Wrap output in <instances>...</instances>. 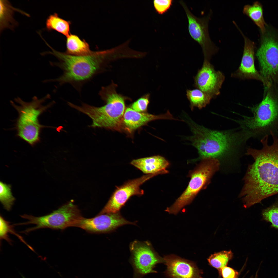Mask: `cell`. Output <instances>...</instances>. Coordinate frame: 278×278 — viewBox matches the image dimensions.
Returning a JSON list of instances; mask_svg holds the SVG:
<instances>
[{
  "instance_id": "2",
  "label": "cell",
  "mask_w": 278,
  "mask_h": 278,
  "mask_svg": "<svg viewBox=\"0 0 278 278\" xmlns=\"http://www.w3.org/2000/svg\"><path fill=\"white\" fill-rule=\"evenodd\" d=\"M47 46L51 51L45 52V54L53 55L59 60L50 62V64L60 68L63 73L58 78L45 80V83L58 82L60 85L68 83L79 91L85 83L105 70L110 61L122 58L123 56V49L120 45L105 50L93 51L88 55L79 56L59 52L49 44Z\"/></svg>"
},
{
  "instance_id": "19",
  "label": "cell",
  "mask_w": 278,
  "mask_h": 278,
  "mask_svg": "<svg viewBox=\"0 0 278 278\" xmlns=\"http://www.w3.org/2000/svg\"><path fill=\"white\" fill-rule=\"evenodd\" d=\"M0 27L1 31L6 28L13 30L17 25L13 16L14 12L17 11L27 16L29 15L13 7L7 0H0Z\"/></svg>"
},
{
  "instance_id": "8",
  "label": "cell",
  "mask_w": 278,
  "mask_h": 278,
  "mask_svg": "<svg viewBox=\"0 0 278 278\" xmlns=\"http://www.w3.org/2000/svg\"><path fill=\"white\" fill-rule=\"evenodd\" d=\"M20 216L28 221L17 225L33 224L36 225L34 227L28 228L22 231L26 233L40 229L63 230L69 227H78L83 218L77 206L71 201L45 215L36 217L24 214Z\"/></svg>"
},
{
  "instance_id": "22",
  "label": "cell",
  "mask_w": 278,
  "mask_h": 278,
  "mask_svg": "<svg viewBox=\"0 0 278 278\" xmlns=\"http://www.w3.org/2000/svg\"><path fill=\"white\" fill-rule=\"evenodd\" d=\"M70 21L60 17L56 13L50 15L46 21V27L48 31L55 30L67 37L71 34Z\"/></svg>"
},
{
  "instance_id": "20",
  "label": "cell",
  "mask_w": 278,
  "mask_h": 278,
  "mask_svg": "<svg viewBox=\"0 0 278 278\" xmlns=\"http://www.w3.org/2000/svg\"><path fill=\"white\" fill-rule=\"evenodd\" d=\"M66 37V54L79 56L88 55L93 52L85 40H81L77 35L71 33Z\"/></svg>"
},
{
  "instance_id": "21",
  "label": "cell",
  "mask_w": 278,
  "mask_h": 278,
  "mask_svg": "<svg viewBox=\"0 0 278 278\" xmlns=\"http://www.w3.org/2000/svg\"><path fill=\"white\" fill-rule=\"evenodd\" d=\"M243 12L259 28L261 33L265 32L267 24L264 18L262 6L259 2L256 1L252 5H245L244 7Z\"/></svg>"
},
{
  "instance_id": "16",
  "label": "cell",
  "mask_w": 278,
  "mask_h": 278,
  "mask_svg": "<svg viewBox=\"0 0 278 278\" xmlns=\"http://www.w3.org/2000/svg\"><path fill=\"white\" fill-rule=\"evenodd\" d=\"M235 25L243 37L244 45L240 65L233 76L242 79H254L262 82V77L254 65L255 44L245 35L237 24Z\"/></svg>"
},
{
  "instance_id": "31",
  "label": "cell",
  "mask_w": 278,
  "mask_h": 278,
  "mask_svg": "<svg viewBox=\"0 0 278 278\" xmlns=\"http://www.w3.org/2000/svg\"><path fill=\"white\" fill-rule=\"evenodd\" d=\"M23 278H24V277H23Z\"/></svg>"
},
{
  "instance_id": "17",
  "label": "cell",
  "mask_w": 278,
  "mask_h": 278,
  "mask_svg": "<svg viewBox=\"0 0 278 278\" xmlns=\"http://www.w3.org/2000/svg\"><path fill=\"white\" fill-rule=\"evenodd\" d=\"M160 119L178 120L174 118L169 111L164 114L155 115L145 112H140L127 107L125 111L123 119L124 126L131 132L146 124L149 122Z\"/></svg>"
},
{
  "instance_id": "10",
  "label": "cell",
  "mask_w": 278,
  "mask_h": 278,
  "mask_svg": "<svg viewBox=\"0 0 278 278\" xmlns=\"http://www.w3.org/2000/svg\"><path fill=\"white\" fill-rule=\"evenodd\" d=\"M129 248L133 278H142L149 273H157L153 269L156 265L164 263L163 258L155 251L149 241L135 240L130 244Z\"/></svg>"
},
{
  "instance_id": "18",
  "label": "cell",
  "mask_w": 278,
  "mask_h": 278,
  "mask_svg": "<svg viewBox=\"0 0 278 278\" xmlns=\"http://www.w3.org/2000/svg\"><path fill=\"white\" fill-rule=\"evenodd\" d=\"M130 164L147 175L164 173L169 164L164 158L159 155L134 159Z\"/></svg>"
},
{
  "instance_id": "25",
  "label": "cell",
  "mask_w": 278,
  "mask_h": 278,
  "mask_svg": "<svg viewBox=\"0 0 278 278\" xmlns=\"http://www.w3.org/2000/svg\"><path fill=\"white\" fill-rule=\"evenodd\" d=\"M262 220L271 223L270 227L278 230V196L271 205L262 210Z\"/></svg>"
},
{
  "instance_id": "29",
  "label": "cell",
  "mask_w": 278,
  "mask_h": 278,
  "mask_svg": "<svg viewBox=\"0 0 278 278\" xmlns=\"http://www.w3.org/2000/svg\"><path fill=\"white\" fill-rule=\"evenodd\" d=\"M172 2V0H155L153 1V3L157 12L162 14L170 8Z\"/></svg>"
},
{
  "instance_id": "9",
  "label": "cell",
  "mask_w": 278,
  "mask_h": 278,
  "mask_svg": "<svg viewBox=\"0 0 278 278\" xmlns=\"http://www.w3.org/2000/svg\"><path fill=\"white\" fill-rule=\"evenodd\" d=\"M219 161L216 158L202 159V162L191 175L188 186L181 195L165 211L176 214L185 206L189 204L199 191L208 183L219 168Z\"/></svg>"
},
{
  "instance_id": "1",
  "label": "cell",
  "mask_w": 278,
  "mask_h": 278,
  "mask_svg": "<svg viewBox=\"0 0 278 278\" xmlns=\"http://www.w3.org/2000/svg\"><path fill=\"white\" fill-rule=\"evenodd\" d=\"M270 135L272 144H268L266 135L260 140L261 149L247 150L246 154L252 156L254 161L248 167L240 194L245 208L278 194V136L273 133Z\"/></svg>"
},
{
  "instance_id": "23",
  "label": "cell",
  "mask_w": 278,
  "mask_h": 278,
  "mask_svg": "<svg viewBox=\"0 0 278 278\" xmlns=\"http://www.w3.org/2000/svg\"><path fill=\"white\" fill-rule=\"evenodd\" d=\"M186 95L190 103L192 110L194 107L199 109L205 107L210 102L212 98L210 95L198 89L188 90Z\"/></svg>"
},
{
  "instance_id": "24",
  "label": "cell",
  "mask_w": 278,
  "mask_h": 278,
  "mask_svg": "<svg viewBox=\"0 0 278 278\" xmlns=\"http://www.w3.org/2000/svg\"><path fill=\"white\" fill-rule=\"evenodd\" d=\"M233 257L232 251H223L211 255L207 259L210 264L219 271L227 265Z\"/></svg>"
},
{
  "instance_id": "5",
  "label": "cell",
  "mask_w": 278,
  "mask_h": 278,
  "mask_svg": "<svg viewBox=\"0 0 278 278\" xmlns=\"http://www.w3.org/2000/svg\"><path fill=\"white\" fill-rule=\"evenodd\" d=\"M249 108L253 116H242L238 122L250 138L260 140L271 133L278 136V86H264L261 102Z\"/></svg>"
},
{
  "instance_id": "12",
  "label": "cell",
  "mask_w": 278,
  "mask_h": 278,
  "mask_svg": "<svg viewBox=\"0 0 278 278\" xmlns=\"http://www.w3.org/2000/svg\"><path fill=\"white\" fill-rule=\"evenodd\" d=\"M179 3L186 14L190 36L201 46L204 56L211 57L218 49L211 40L209 34L208 24L210 13L206 16L197 17L193 14L183 1H179Z\"/></svg>"
},
{
  "instance_id": "6",
  "label": "cell",
  "mask_w": 278,
  "mask_h": 278,
  "mask_svg": "<svg viewBox=\"0 0 278 278\" xmlns=\"http://www.w3.org/2000/svg\"><path fill=\"white\" fill-rule=\"evenodd\" d=\"M50 97L49 94L40 99L34 96L32 101L28 102L17 97L14 100L19 106L10 101L18 114L16 124L17 136L32 146L39 141L41 130L45 127L40 123L39 117L54 103L53 101L46 105H43Z\"/></svg>"
},
{
  "instance_id": "3",
  "label": "cell",
  "mask_w": 278,
  "mask_h": 278,
  "mask_svg": "<svg viewBox=\"0 0 278 278\" xmlns=\"http://www.w3.org/2000/svg\"><path fill=\"white\" fill-rule=\"evenodd\" d=\"M183 117L192 133V136L186 138L197 149L199 159L223 157L247 140L244 131L233 133L212 130L197 124L186 113L183 114Z\"/></svg>"
},
{
  "instance_id": "13",
  "label": "cell",
  "mask_w": 278,
  "mask_h": 278,
  "mask_svg": "<svg viewBox=\"0 0 278 278\" xmlns=\"http://www.w3.org/2000/svg\"><path fill=\"white\" fill-rule=\"evenodd\" d=\"M204 58L202 66L194 77V85L212 98L219 94L225 77L221 72L214 70L210 62L211 58Z\"/></svg>"
},
{
  "instance_id": "27",
  "label": "cell",
  "mask_w": 278,
  "mask_h": 278,
  "mask_svg": "<svg viewBox=\"0 0 278 278\" xmlns=\"http://www.w3.org/2000/svg\"><path fill=\"white\" fill-rule=\"evenodd\" d=\"M0 240L4 239L9 243H11L12 241L8 235L9 233H11L16 235L23 242L27 245L32 250V248L25 242L22 237L19 235L15 231L13 228V225H10V222L6 220L1 215L0 216Z\"/></svg>"
},
{
  "instance_id": "4",
  "label": "cell",
  "mask_w": 278,
  "mask_h": 278,
  "mask_svg": "<svg viewBox=\"0 0 278 278\" xmlns=\"http://www.w3.org/2000/svg\"><path fill=\"white\" fill-rule=\"evenodd\" d=\"M117 87V85L112 82L101 88L99 94L105 103L102 106L96 107L84 103L78 106L69 102L68 104L90 118L92 121L91 127L121 130L123 127V117L126 109L125 101L129 98L118 93Z\"/></svg>"
},
{
  "instance_id": "15",
  "label": "cell",
  "mask_w": 278,
  "mask_h": 278,
  "mask_svg": "<svg viewBox=\"0 0 278 278\" xmlns=\"http://www.w3.org/2000/svg\"><path fill=\"white\" fill-rule=\"evenodd\" d=\"M167 266L165 272L171 278H203L202 270L194 262L174 255L165 256L163 258Z\"/></svg>"
},
{
  "instance_id": "30",
  "label": "cell",
  "mask_w": 278,
  "mask_h": 278,
  "mask_svg": "<svg viewBox=\"0 0 278 278\" xmlns=\"http://www.w3.org/2000/svg\"><path fill=\"white\" fill-rule=\"evenodd\" d=\"M218 271L223 278H238L239 274L237 271L227 266L222 268Z\"/></svg>"
},
{
  "instance_id": "28",
  "label": "cell",
  "mask_w": 278,
  "mask_h": 278,
  "mask_svg": "<svg viewBox=\"0 0 278 278\" xmlns=\"http://www.w3.org/2000/svg\"><path fill=\"white\" fill-rule=\"evenodd\" d=\"M150 94L143 96L133 103L130 107L134 111L140 112H144L146 111L149 103Z\"/></svg>"
},
{
  "instance_id": "26",
  "label": "cell",
  "mask_w": 278,
  "mask_h": 278,
  "mask_svg": "<svg viewBox=\"0 0 278 278\" xmlns=\"http://www.w3.org/2000/svg\"><path fill=\"white\" fill-rule=\"evenodd\" d=\"M15 200L11 192L10 185L0 183V200L4 208L8 211L11 209Z\"/></svg>"
},
{
  "instance_id": "11",
  "label": "cell",
  "mask_w": 278,
  "mask_h": 278,
  "mask_svg": "<svg viewBox=\"0 0 278 278\" xmlns=\"http://www.w3.org/2000/svg\"><path fill=\"white\" fill-rule=\"evenodd\" d=\"M157 174H147L129 180L122 185L117 186L105 206L98 215L119 212L132 196H140L144 194L140 187L147 180Z\"/></svg>"
},
{
  "instance_id": "14",
  "label": "cell",
  "mask_w": 278,
  "mask_h": 278,
  "mask_svg": "<svg viewBox=\"0 0 278 278\" xmlns=\"http://www.w3.org/2000/svg\"><path fill=\"white\" fill-rule=\"evenodd\" d=\"M136 223L126 220L118 212L98 215L91 218H83L78 227L91 233H107L114 231L122 225H136Z\"/></svg>"
},
{
  "instance_id": "7",
  "label": "cell",
  "mask_w": 278,
  "mask_h": 278,
  "mask_svg": "<svg viewBox=\"0 0 278 278\" xmlns=\"http://www.w3.org/2000/svg\"><path fill=\"white\" fill-rule=\"evenodd\" d=\"M260 35V45L256 55L264 86H278V32L267 25Z\"/></svg>"
}]
</instances>
